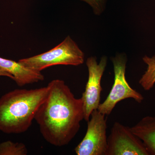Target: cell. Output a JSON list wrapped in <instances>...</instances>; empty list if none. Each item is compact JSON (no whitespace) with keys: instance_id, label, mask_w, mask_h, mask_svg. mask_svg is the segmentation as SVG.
<instances>
[{"instance_id":"1","label":"cell","mask_w":155,"mask_h":155,"mask_svg":"<svg viewBox=\"0 0 155 155\" xmlns=\"http://www.w3.org/2000/svg\"><path fill=\"white\" fill-rule=\"evenodd\" d=\"M47 96L39 107L35 119L45 140L57 147L72 141L84 119L82 99L77 98L64 81L55 79L47 85Z\"/></svg>"},{"instance_id":"2","label":"cell","mask_w":155,"mask_h":155,"mask_svg":"<svg viewBox=\"0 0 155 155\" xmlns=\"http://www.w3.org/2000/svg\"><path fill=\"white\" fill-rule=\"evenodd\" d=\"M48 87L17 89L0 98V130L8 134L26 132L40 106L47 96Z\"/></svg>"},{"instance_id":"3","label":"cell","mask_w":155,"mask_h":155,"mask_svg":"<svg viewBox=\"0 0 155 155\" xmlns=\"http://www.w3.org/2000/svg\"><path fill=\"white\" fill-rule=\"evenodd\" d=\"M84 60V53L68 36L60 44L49 51L18 61L25 67L41 72L46 68L55 65L79 66L83 64Z\"/></svg>"},{"instance_id":"4","label":"cell","mask_w":155,"mask_h":155,"mask_svg":"<svg viewBox=\"0 0 155 155\" xmlns=\"http://www.w3.org/2000/svg\"><path fill=\"white\" fill-rule=\"evenodd\" d=\"M114 65V82L110 93L104 102L100 104L97 110L105 116L112 113L116 104L122 100L132 98L141 103L144 97L141 94L130 87L125 78L126 59L118 55L112 60Z\"/></svg>"},{"instance_id":"5","label":"cell","mask_w":155,"mask_h":155,"mask_svg":"<svg viewBox=\"0 0 155 155\" xmlns=\"http://www.w3.org/2000/svg\"><path fill=\"white\" fill-rule=\"evenodd\" d=\"M87 122V130L82 140L75 149L77 155H106L107 150L105 115L97 110L93 111Z\"/></svg>"},{"instance_id":"6","label":"cell","mask_w":155,"mask_h":155,"mask_svg":"<svg viewBox=\"0 0 155 155\" xmlns=\"http://www.w3.org/2000/svg\"><path fill=\"white\" fill-rule=\"evenodd\" d=\"M107 62V58L105 56L101 58L99 63L95 57H90L87 60L88 80L81 97L83 104L84 120L86 122L89 120L93 111L97 110L101 104V92L102 90L101 81Z\"/></svg>"},{"instance_id":"7","label":"cell","mask_w":155,"mask_h":155,"mask_svg":"<svg viewBox=\"0 0 155 155\" xmlns=\"http://www.w3.org/2000/svg\"><path fill=\"white\" fill-rule=\"evenodd\" d=\"M106 155H149L142 141L130 130L115 122L107 137Z\"/></svg>"},{"instance_id":"8","label":"cell","mask_w":155,"mask_h":155,"mask_svg":"<svg viewBox=\"0 0 155 155\" xmlns=\"http://www.w3.org/2000/svg\"><path fill=\"white\" fill-rule=\"evenodd\" d=\"M0 68L13 76L18 86L23 87L44 80L41 72L25 67L19 61H12L0 57Z\"/></svg>"},{"instance_id":"9","label":"cell","mask_w":155,"mask_h":155,"mask_svg":"<svg viewBox=\"0 0 155 155\" xmlns=\"http://www.w3.org/2000/svg\"><path fill=\"white\" fill-rule=\"evenodd\" d=\"M130 128L143 143L149 155H155V116H145Z\"/></svg>"},{"instance_id":"10","label":"cell","mask_w":155,"mask_h":155,"mask_svg":"<svg viewBox=\"0 0 155 155\" xmlns=\"http://www.w3.org/2000/svg\"><path fill=\"white\" fill-rule=\"evenodd\" d=\"M143 60L147 65V68L144 74L140 79L139 83L144 90L150 91L155 84V56L149 58L145 56Z\"/></svg>"},{"instance_id":"11","label":"cell","mask_w":155,"mask_h":155,"mask_svg":"<svg viewBox=\"0 0 155 155\" xmlns=\"http://www.w3.org/2000/svg\"><path fill=\"white\" fill-rule=\"evenodd\" d=\"M28 150L24 143L8 140L0 143V155H26Z\"/></svg>"},{"instance_id":"12","label":"cell","mask_w":155,"mask_h":155,"mask_svg":"<svg viewBox=\"0 0 155 155\" xmlns=\"http://www.w3.org/2000/svg\"><path fill=\"white\" fill-rule=\"evenodd\" d=\"M91 6L95 14L99 15L104 10L106 0H81Z\"/></svg>"},{"instance_id":"13","label":"cell","mask_w":155,"mask_h":155,"mask_svg":"<svg viewBox=\"0 0 155 155\" xmlns=\"http://www.w3.org/2000/svg\"><path fill=\"white\" fill-rule=\"evenodd\" d=\"M0 76H5L13 79V76L8 72L0 68Z\"/></svg>"}]
</instances>
